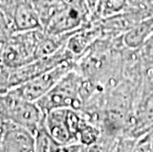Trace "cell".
<instances>
[{
	"mask_svg": "<svg viewBox=\"0 0 153 152\" xmlns=\"http://www.w3.org/2000/svg\"><path fill=\"white\" fill-rule=\"evenodd\" d=\"M153 34V15L139 21L137 24L126 31L123 40L128 47H137Z\"/></svg>",
	"mask_w": 153,
	"mask_h": 152,
	"instance_id": "cell-8",
	"label": "cell"
},
{
	"mask_svg": "<svg viewBox=\"0 0 153 152\" xmlns=\"http://www.w3.org/2000/svg\"><path fill=\"white\" fill-rule=\"evenodd\" d=\"M0 150L18 152L35 151V134L21 125L10 122H2Z\"/></svg>",
	"mask_w": 153,
	"mask_h": 152,
	"instance_id": "cell-6",
	"label": "cell"
},
{
	"mask_svg": "<svg viewBox=\"0 0 153 152\" xmlns=\"http://www.w3.org/2000/svg\"><path fill=\"white\" fill-rule=\"evenodd\" d=\"M87 119L79 110L58 108L45 113L44 125L53 138L61 148L79 143V135ZM60 148V151H61Z\"/></svg>",
	"mask_w": 153,
	"mask_h": 152,
	"instance_id": "cell-2",
	"label": "cell"
},
{
	"mask_svg": "<svg viewBox=\"0 0 153 152\" xmlns=\"http://www.w3.org/2000/svg\"><path fill=\"white\" fill-rule=\"evenodd\" d=\"M128 0H98L93 17L105 19L125 12Z\"/></svg>",
	"mask_w": 153,
	"mask_h": 152,
	"instance_id": "cell-9",
	"label": "cell"
},
{
	"mask_svg": "<svg viewBox=\"0 0 153 152\" xmlns=\"http://www.w3.org/2000/svg\"><path fill=\"white\" fill-rule=\"evenodd\" d=\"M72 68H74V61H64L53 68L13 87L8 91L29 101L37 102Z\"/></svg>",
	"mask_w": 153,
	"mask_h": 152,
	"instance_id": "cell-4",
	"label": "cell"
},
{
	"mask_svg": "<svg viewBox=\"0 0 153 152\" xmlns=\"http://www.w3.org/2000/svg\"><path fill=\"white\" fill-rule=\"evenodd\" d=\"M153 5V0H128L126 11H143Z\"/></svg>",
	"mask_w": 153,
	"mask_h": 152,
	"instance_id": "cell-11",
	"label": "cell"
},
{
	"mask_svg": "<svg viewBox=\"0 0 153 152\" xmlns=\"http://www.w3.org/2000/svg\"><path fill=\"white\" fill-rule=\"evenodd\" d=\"M67 60L74 61V59L68 53V50L65 48V44H64L60 50L55 51L53 54L40 57V59H35L25 65L12 69L5 80V92Z\"/></svg>",
	"mask_w": 153,
	"mask_h": 152,
	"instance_id": "cell-5",
	"label": "cell"
},
{
	"mask_svg": "<svg viewBox=\"0 0 153 152\" xmlns=\"http://www.w3.org/2000/svg\"><path fill=\"white\" fill-rule=\"evenodd\" d=\"M11 19L16 32L42 28L40 18L31 0H16L13 6Z\"/></svg>",
	"mask_w": 153,
	"mask_h": 152,
	"instance_id": "cell-7",
	"label": "cell"
},
{
	"mask_svg": "<svg viewBox=\"0 0 153 152\" xmlns=\"http://www.w3.org/2000/svg\"><path fill=\"white\" fill-rule=\"evenodd\" d=\"M86 84L82 75L72 68L48 91L37 101L44 114L58 108H71L82 111L88 97Z\"/></svg>",
	"mask_w": 153,
	"mask_h": 152,
	"instance_id": "cell-1",
	"label": "cell"
},
{
	"mask_svg": "<svg viewBox=\"0 0 153 152\" xmlns=\"http://www.w3.org/2000/svg\"><path fill=\"white\" fill-rule=\"evenodd\" d=\"M61 146L55 141L45 128L44 122L35 133V151L53 152L60 151Z\"/></svg>",
	"mask_w": 153,
	"mask_h": 152,
	"instance_id": "cell-10",
	"label": "cell"
},
{
	"mask_svg": "<svg viewBox=\"0 0 153 152\" xmlns=\"http://www.w3.org/2000/svg\"><path fill=\"white\" fill-rule=\"evenodd\" d=\"M0 118L2 122L21 125L35 134L43 124L45 114L37 102L29 101L6 91L0 93Z\"/></svg>",
	"mask_w": 153,
	"mask_h": 152,
	"instance_id": "cell-3",
	"label": "cell"
},
{
	"mask_svg": "<svg viewBox=\"0 0 153 152\" xmlns=\"http://www.w3.org/2000/svg\"><path fill=\"white\" fill-rule=\"evenodd\" d=\"M87 2H88V5H89V7H90V9H91V11H92V13L94 14L98 0H87Z\"/></svg>",
	"mask_w": 153,
	"mask_h": 152,
	"instance_id": "cell-12",
	"label": "cell"
}]
</instances>
